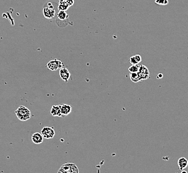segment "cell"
Here are the masks:
<instances>
[{"mask_svg":"<svg viewBox=\"0 0 188 173\" xmlns=\"http://www.w3.org/2000/svg\"><path fill=\"white\" fill-rule=\"evenodd\" d=\"M15 113L17 119L21 121H26L31 118L30 110L25 106H20Z\"/></svg>","mask_w":188,"mask_h":173,"instance_id":"obj_1","label":"cell"},{"mask_svg":"<svg viewBox=\"0 0 188 173\" xmlns=\"http://www.w3.org/2000/svg\"><path fill=\"white\" fill-rule=\"evenodd\" d=\"M43 15H44V17L46 19H49V20H52V19L55 17L56 12L55 11V9L54 8V5L52 4V3L50 2L48 3L47 5L43 8Z\"/></svg>","mask_w":188,"mask_h":173,"instance_id":"obj_2","label":"cell"},{"mask_svg":"<svg viewBox=\"0 0 188 173\" xmlns=\"http://www.w3.org/2000/svg\"><path fill=\"white\" fill-rule=\"evenodd\" d=\"M41 134H42L43 137L45 138V139H51V138L54 137L55 132L53 127H45L41 131Z\"/></svg>","mask_w":188,"mask_h":173,"instance_id":"obj_3","label":"cell"},{"mask_svg":"<svg viewBox=\"0 0 188 173\" xmlns=\"http://www.w3.org/2000/svg\"><path fill=\"white\" fill-rule=\"evenodd\" d=\"M63 65H64V63L61 61L55 59L48 63L47 67L51 71H57L58 69H60L63 67Z\"/></svg>","mask_w":188,"mask_h":173,"instance_id":"obj_4","label":"cell"},{"mask_svg":"<svg viewBox=\"0 0 188 173\" xmlns=\"http://www.w3.org/2000/svg\"><path fill=\"white\" fill-rule=\"evenodd\" d=\"M61 168L66 171L67 173H79V169H78L77 166L74 163H65L64 164Z\"/></svg>","mask_w":188,"mask_h":173,"instance_id":"obj_5","label":"cell"},{"mask_svg":"<svg viewBox=\"0 0 188 173\" xmlns=\"http://www.w3.org/2000/svg\"><path fill=\"white\" fill-rule=\"evenodd\" d=\"M137 73H138L141 80H146L149 78V69L145 65H139Z\"/></svg>","mask_w":188,"mask_h":173,"instance_id":"obj_6","label":"cell"},{"mask_svg":"<svg viewBox=\"0 0 188 173\" xmlns=\"http://www.w3.org/2000/svg\"><path fill=\"white\" fill-rule=\"evenodd\" d=\"M59 76L64 82L67 83L71 77V74L67 68L61 67L59 69Z\"/></svg>","mask_w":188,"mask_h":173,"instance_id":"obj_7","label":"cell"},{"mask_svg":"<svg viewBox=\"0 0 188 173\" xmlns=\"http://www.w3.org/2000/svg\"><path fill=\"white\" fill-rule=\"evenodd\" d=\"M43 138L42 134H41V133H35L32 134L31 136V141L34 144H39L41 143H43Z\"/></svg>","mask_w":188,"mask_h":173,"instance_id":"obj_8","label":"cell"},{"mask_svg":"<svg viewBox=\"0 0 188 173\" xmlns=\"http://www.w3.org/2000/svg\"><path fill=\"white\" fill-rule=\"evenodd\" d=\"M59 106H60L62 116H67L70 114L72 110V107L71 105H67V104H63Z\"/></svg>","mask_w":188,"mask_h":173,"instance_id":"obj_9","label":"cell"},{"mask_svg":"<svg viewBox=\"0 0 188 173\" xmlns=\"http://www.w3.org/2000/svg\"><path fill=\"white\" fill-rule=\"evenodd\" d=\"M51 115L53 116V117H62L60 106L53 105L51 109Z\"/></svg>","mask_w":188,"mask_h":173,"instance_id":"obj_10","label":"cell"},{"mask_svg":"<svg viewBox=\"0 0 188 173\" xmlns=\"http://www.w3.org/2000/svg\"><path fill=\"white\" fill-rule=\"evenodd\" d=\"M177 165L179 166V168L181 171H183L188 166V160L184 158V157H181L178 159Z\"/></svg>","mask_w":188,"mask_h":173,"instance_id":"obj_11","label":"cell"},{"mask_svg":"<svg viewBox=\"0 0 188 173\" xmlns=\"http://www.w3.org/2000/svg\"><path fill=\"white\" fill-rule=\"evenodd\" d=\"M58 20L60 21H66L68 19V15L66 11H59L57 15Z\"/></svg>","mask_w":188,"mask_h":173,"instance_id":"obj_12","label":"cell"},{"mask_svg":"<svg viewBox=\"0 0 188 173\" xmlns=\"http://www.w3.org/2000/svg\"><path fill=\"white\" fill-rule=\"evenodd\" d=\"M130 80L133 83H138L139 81H141V79L139 76V75L137 73H131L130 75Z\"/></svg>","mask_w":188,"mask_h":173,"instance_id":"obj_13","label":"cell"},{"mask_svg":"<svg viewBox=\"0 0 188 173\" xmlns=\"http://www.w3.org/2000/svg\"><path fill=\"white\" fill-rule=\"evenodd\" d=\"M69 8H70V7H69L66 2H65V3H59V4L58 5V9L59 11H65L67 10Z\"/></svg>","mask_w":188,"mask_h":173,"instance_id":"obj_14","label":"cell"},{"mask_svg":"<svg viewBox=\"0 0 188 173\" xmlns=\"http://www.w3.org/2000/svg\"><path fill=\"white\" fill-rule=\"evenodd\" d=\"M139 65H131L129 67V69H128V70H129L130 73H137L139 70Z\"/></svg>","mask_w":188,"mask_h":173,"instance_id":"obj_15","label":"cell"},{"mask_svg":"<svg viewBox=\"0 0 188 173\" xmlns=\"http://www.w3.org/2000/svg\"><path fill=\"white\" fill-rule=\"evenodd\" d=\"M155 3L159 5H166L169 4L168 0H155Z\"/></svg>","mask_w":188,"mask_h":173,"instance_id":"obj_16","label":"cell"},{"mask_svg":"<svg viewBox=\"0 0 188 173\" xmlns=\"http://www.w3.org/2000/svg\"><path fill=\"white\" fill-rule=\"evenodd\" d=\"M130 62L131 65H138V63L136 61V59L135 58L134 56L131 57L130 59Z\"/></svg>","mask_w":188,"mask_h":173,"instance_id":"obj_17","label":"cell"},{"mask_svg":"<svg viewBox=\"0 0 188 173\" xmlns=\"http://www.w3.org/2000/svg\"><path fill=\"white\" fill-rule=\"evenodd\" d=\"M134 57H135V58H136V61H137V63H139L142 61V57H141L139 55H134Z\"/></svg>","mask_w":188,"mask_h":173,"instance_id":"obj_18","label":"cell"},{"mask_svg":"<svg viewBox=\"0 0 188 173\" xmlns=\"http://www.w3.org/2000/svg\"><path fill=\"white\" fill-rule=\"evenodd\" d=\"M66 3L69 7H71V6H72L74 4V0H67Z\"/></svg>","mask_w":188,"mask_h":173,"instance_id":"obj_19","label":"cell"},{"mask_svg":"<svg viewBox=\"0 0 188 173\" xmlns=\"http://www.w3.org/2000/svg\"><path fill=\"white\" fill-rule=\"evenodd\" d=\"M58 173H67V172L66 171H64V170L63 169V168H60L59 169V171H58Z\"/></svg>","mask_w":188,"mask_h":173,"instance_id":"obj_20","label":"cell"},{"mask_svg":"<svg viewBox=\"0 0 188 173\" xmlns=\"http://www.w3.org/2000/svg\"><path fill=\"white\" fill-rule=\"evenodd\" d=\"M59 3H65L67 2V0H59Z\"/></svg>","mask_w":188,"mask_h":173,"instance_id":"obj_21","label":"cell"},{"mask_svg":"<svg viewBox=\"0 0 188 173\" xmlns=\"http://www.w3.org/2000/svg\"><path fill=\"white\" fill-rule=\"evenodd\" d=\"M162 77H163L162 74H161V73H160V74H159V75H158V77H157V78H161Z\"/></svg>","mask_w":188,"mask_h":173,"instance_id":"obj_22","label":"cell"},{"mask_svg":"<svg viewBox=\"0 0 188 173\" xmlns=\"http://www.w3.org/2000/svg\"><path fill=\"white\" fill-rule=\"evenodd\" d=\"M181 173H187V172L186 171H183H183L181 172Z\"/></svg>","mask_w":188,"mask_h":173,"instance_id":"obj_23","label":"cell"}]
</instances>
